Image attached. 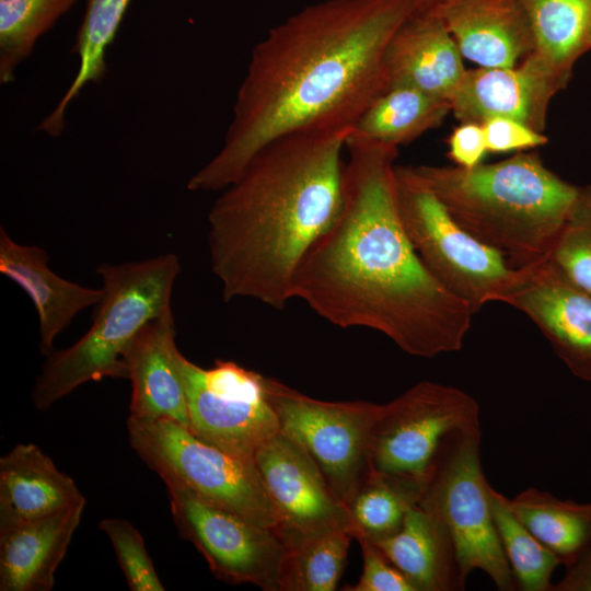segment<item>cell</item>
I'll use <instances>...</instances> for the list:
<instances>
[{
    "instance_id": "cell-1",
    "label": "cell",
    "mask_w": 591,
    "mask_h": 591,
    "mask_svg": "<svg viewBox=\"0 0 591 591\" xmlns=\"http://www.w3.org/2000/svg\"><path fill=\"white\" fill-rule=\"evenodd\" d=\"M416 0H324L279 23L252 50L219 152L187 183L221 190L274 140L350 131L387 88V44Z\"/></svg>"
},
{
    "instance_id": "cell-2",
    "label": "cell",
    "mask_w": 591,
    "mask_h": 591,
    "mask_svg": "<svg viewBox=\"0 0 591 591\" xmlns=\"http://www.w3.org/2000/svg\"><path fill=\"white\" fill-rule=\"evenodd\" d=\"M346 147L340 211L298 267L292 299L338 327L378 331L415 357L460 350L474 313L430 274L404 229L397 149Z\"/></svg>"
},
{
    "instance_id": "cell-3",
    "label": "cell",
    "mask_w": 591,
    "mask_h": 591,
    "mask_svg": "<svg viewBox=\"0 0 591 591\" xmlns=\"http://www.w3.org/2000/svg\"><path fill=\"white\" fill-rule=\"evenodd\" d=\"M350 131H302L263 148L208 212L211 270L222 298L282 310L294 275L343 204Z\"/></svg>"
},
{
    "instance_id": "cell-4",
    "label": "cell",
    "mask_w": 591,
    "mask_h": 591,
    "mask_svg": "<svg viewBox=\"0 0 591 591\" xmlns=\"http://www.w3.org/2000/svg\"><path fill=\"white\" fill-rule=\"evenodd\" d=\"M414 167L463 229L515 268L548 257L578 192L536 153L473 169Z\"/></svg>"
},
{
    "instance_id": "cell-5",
    "label": "cell",
    "mask_w": 591,
    "mask_h": 591,
    "mask_svg": "<svg viewBox=\"0 0 591 591\" xmlns=\"http://www.w3.org/2000/svg\"><path fill=\"white\" fill-rule=\"evenodd\" d=\"M179 271L173 253L99 266L103 297L92 325L72 346L47 356L32 390L33 404L45 410L86 382L127 379L124 354L146 324L172 312Z\"/></svg>"
},
{
    "instance_id": "cell-6",
    "label": "cell",
    "mask_w": 591,
    "mask_h": 591,
    "mask_svg": "<svg viewBox=\"0 0 591 591\" xmlns=\"http://www.w3.org/2000/svg\"><path fill=\"white\" fill-rule=\"evenodd\" d=\"M395 177L404 229L437 281L474 314L489 302H503L524 279L526 267H513L463 229L414 166L395 165Z\"/></svg>"
},
{
    "instance_id": "cell-7",
    "label": "cell",
    "mask_w": 591,
    "mask_h": 591,
    "mask_svg": "<svg viewBox=\"0 0 591 591\" xmlns=\"http://www.w3.org/2000/svg\"><path fill=\"white\" fill-rule=\"evenodd\" d=\"M130 447L164 482L277 532L279 517L253 460L223 451L170 420L127 419Z\"/></svg>"
},
{
    "instance_id": "cell-8",
    "label": "cell",
    "mask_w": 591,
    "mask_h": 591,
    "mask_svg": "<svg viewBox=\"0 0 591 591\" xmlns=\"http://www.w3.org/2000/svg\"><path fill=\"white\" fill-rule=\"evenodd\" d=\"M480 426L457 430L440 448L420 503L448 529L465 582L484 571L498 590L517 589L496 529L480 462Z\"/></svg>"
},
{
    "instance_id": "cell-9",
    "label": "cell",
    "mask_w": 591,
    "mask_h": 591,
    "mask_svg": "<svg viewBox=\"0 0 591 591\" xmlns=\"http://www.w3.org/2000/svg\"><path fill=\"white\" fill-rule=\"evenodd\" d=\"M266 386L280 432L305 449L347 505L370 471L372 433L382 404L321 401L273 378H266Z\"/></svg>"
},
{
    "instance_id": "cell-10",
    "label": "cell",
    "mask_w": 591,
    "mask_h": 591,
    "mask_svg": "<svg viewBox=\"0 0 591 591\" xmlns=\"http://www.w3.org/2000/svg\"><path fill=\"white\" fill-rule=\"evenodd\" d=\"M178 367L188 429L228 453L254 461L260 447L280 431L266 376L222 359L204 369L181 352Z\"/></svg>"
},
{
    "instance_id": "cell-11",
    "label": "cell",
    "mask_w": 591,
    "mask_h": 591,
    "mask_svg": "<svg viewBox=\"0 0 591 591\" xmlns=\"http://www.w3.org/2000/svg\"><path fill=\"white\" fill-rule=\"evenodd\" d=\"M480 426L479 406L464 391L420 381L382 404L370 448V468L428 480L445 439Z\"/></svg>"
},
{
    "instance_id": "cell-12",
    "label": "cell",
    "mask_w": 591,
    "mask_h": 591,
    "mask_svg": "<svg viewBox=\"0 0 591 591\" xmlns=\"http://www.w3.org/2000/svg\"><path fill=\"white\" fill-rule=\"evenodd\" d=\"M178 534L204 556L219 579L280 591L287 547L276 531L220 508L189 488L166 483Z\"/></svg>"
},
{
    "instance_id": "cell-13",
    "label": "cell",
    "mask_w": 591,
    "mask_h": 591,
    "mask_svg": "<svg viewBox=\"0 0 591 591\" xmlns=\"http://www.w3.org/2000/svg\"><path fill=\"white\" fill-rule=\"evenodd\" d=\"M254 463L277 510V534L286 546L325 531L352 532L347 505L333 491L311 455L293 439L279 431L255 453Z\"/></svg>"
},
{
    "instance_id": "cell-14",
    "label": "cell",
    "mask_w": 591,
    "mask_h": 591,
    "mask_svg": "<svg viewBox=\"0 0 591 591\" xmlns=\"http://www.w3.org/2000/svg\"><path fill=\"white\" fill-rule=\"evenodd\" d=\"M568 81L533 51L512 67L466 70L450 100L451 112L460 123L506 117L543 132L549 103Z\"/></svg>"
},
{
    "instance_id": "cell-15",
    "label": "cell",
    "mask_w": 591,
    "mask_h": 591,
    "mask_svg": "<svg viewBox=\"0 0 591 591\" xmlns=\"http://www.w3.org/2000/svg\"><path fill=\"white\" fill-rule=\"evenodd\" d=\"M505 303L536 325L570 372L591 382V294L569 281L547 258L526 266Z\"/></svg>"
},
{
    "instance_id": "cell-16",
    "label": "cell",
    "mask_w": 591,
    "mask_h": 591,
    "mask_svg": "<svg viewBox=\"0 0 591 591\" xmlns=\"http://www.w3.org/2000/svg\"><path fill=\"white\" fill-rule=\"evenodd\" d=\"M172 312L146 324L124 354L131 382L129 417L170 419L188 428L187 403L178 367L179 350Z\"/></svg>"
},
{
    "instance_id": "cell-17",
    "label": "cell",
    "mask_w": 591,
    "mask_h": 591,
    "mask_svg": "<svg viewBox=\"0 0 591 591\" xmlns=\"http://www.w3.org/2000/svg\"><path fill=\"white\" fill-rule=\"evenodd\" d=\"M384 65L387 86L407 85L449 102L467 70L442 18L414 12L391 37Z\"/></svg>"
},
{
    "instance_id": "cell-18",
    "label": "cell",
    "mask_w": 591,
    "mask_h": 591,
    "mask_svg": "<svg viewBox=\"0 0 591 591\" xmlns=\"http://www.w3.org/2000/svg\"><path fill=\"white\" fill-rule=\"evenodd\" d=\"M440 18L462 57L479 67H512L535 50L522 0H457Z\"/></svg>"
},
{
    "instance_id": "cell-19",
    "label": "cell",
    "mask_w": 591,
    "mask_h": 591,
    "mask_svg": "<svg viewBox=\"0 0 591 591\" xmlns=\"http://www.w3.org/2000/svg\"><path fill=\"white\" fill-rule=\"evenodd\" d=\"M48 253L12 240L0 228V273L14 281L32 300L38 316L40 355L48 356L55 338L84 309L97 305L103 288L80 286L56 275Z\"/></svg>"
},
{
    "instance_id": "cell-20",
    "label": "cell",
    "mask_w": 591,
    "mask_h": 591,
    "mask_svg": "<svg viewBox=\"0 0 591 591\" xmlns=\"http://www.w3.org/2000/svg\"><path fill=\"white\" fill-rule=\"evenodd\" d=\"M74 480L34 443L0 459V531L84 503Z\"/></svg>"
},
{
    "instance_id": "cell-21",
    "label": "cell",
    "mask_w": 591,
    "mask_h": 591,
    "mask_svg": "<svg viewBox=\"0 0 591 591\" xmlns=\"http://www.w3.org/2000/svg\"><path fill=\"white\" fill-rule=\"evenodd\" d=\"M84 503L0 531V590L50 591Z\"/></svg>"
},
{
    "instance_id": "cell-22",
    "label": "cell",
    "mask_w": 591,
    "mask_h": 591,
    "mask_svg": "<svg viewBox=\"0 0 591 591\" xmlns=\"http://www.w3.org/2000/svg\"><path fill=\"white\" fill-rule=\"evenodd\" d=\"M374 544L403 572L415 591H459L465 588L448 529L434 512L420 502L408 512L394 535Z\"/></svg>"
},
{
    "instance_id": "cell-23",
    "label": "cell",
    "mask_w": 591,
    "mask_h": 591,
    "mask_svg": "<svg viewBox=\"0 0 591 591\" xmlns=\"http://www.w3.org/2000/svg\"><path fill=\"white\" fill-rule=\"evenodd\" d=\"M451 112L449 101L407 85L387 86L360 115L347 143L398 149L439 127Z\"/></svg>"
},
{
    "instance_id": "cell-24",
    "label": "cell",
    "mask_w": 591,
    "mask_h": 591,
    "mask_svg": "<svg viewBox=\"0 0 591 591\" xmlns=\"http://www.w3.org/2000/svg\"><path fill=\"white\" fill-rule=\"evenodd\" d=\"M513 514L559 560L570 567L591 546V502L559 499L528 488L509 499Z\"/></svg>"
},
{
    "instance_id": "cell-25",
    "label": "cell",
    "mask_w": 591,
    "mask_h": 591,
    "mask_svg": "<svg viewBox=\"0 0 591 591\" xmlns=\"http://www.w3.org/2000/svg\"><path fill=\"white\" fill-rule=\"evenodd\" d=\"M428 480L370 468L347 503L356 540L379 542L394 535L417 506Z\"/></svg>"
},
{
    "instance_id": "cell-26",
    "label": "cell",
    "mask_w": 591,
    "mask_h": 591,
    "mask_svg": "<svg viewBox=\"0 0 591 591\" xmlns=\"http://www.w3.org/2000/svg\"><path fill=\"white\" fill-rule=\"evenodd\" d=\"M534 34V53L570 78L579 57L589 50L591 0H522Z\"/></svg>"
},
{
    "instance_id": "cell-27",
    "label": "cell",
    "mask_w": 591,
    "mask_h": 591,
    "mask_svg": "<svg viewBox=\"0 0 591 591\" xmlns=\"http://www.w3.org/2000/svg\"><path fill=\"white\" fill-rule=\"evenodd\" d=\"M130 0H88L73 53L79 57L74 80L55 109L43 119L38 129L58 136L65 127L69 103L89 82H100L106 73L105 53L112 44Z\"/></svg>"
},
{
    "instance_id": "cell-28",
    "label": "cell",
    "mask_w": 591,
    "mask_h": 591,
    "mask_svg": "<svg viewBox=\"0 0 591 591\" xmlns=\"http://www.w3.org/2000/svg\"><path fill=\"white\" fill-rule=\"evenodd\" d=\"M354 534L337 529L302 537L287 547L280 591H334Z\"/></svg>"
},
{
    "instance_id": "cell-29",
    "label": "cell",
    "mask_w": 591,
    "mask_h": 591,
    "mask_svg": "<svg viewBox=\"0 0 591 591\" xmlns=\"http://www.w3.org/2000/svg\"><path fill=\"white\" fill-rule=\"evenodd\" d=\"M491 511L505 556L517 589L552 591L551 582L558 558L513 514L509 499L489 487Z\"/></svg>"
},
{
    "instance_id": "cell-30",
    "label": "cell",
    "mask_w": 591,
    "mask_h": 591,
    "mask_svg": "<svg viewBox=\"0 0 591 591\" xmlns=\"http://www.w3.org/2000/svg\"><path fill=\"white\" fill-rule=\"evenodd\" d=\"M77 0H0V82L14 80L37 39Z\"/></svg>"
},
{
    "instance_id": "cell-31",
    "label": "cell",
    "mask_w": 591,
    "mask_h": 591,
    "mask_svg": "<svg viewBox=\"0 0 591 591\" xmlns=\"http://www.w3.org/2000/svg\"><path fill=\"white\" fill-rule=\"evenodd\" d=\"M548 259L569 281L591 294V185L578 187Z\"/></svg>"
},
{
    "instance_id": "cell-32",
    "label": "cell",
    "mask_w": 591,
    "mask_h": 591,
    "mask_svg": "<svg viewBox=\"0 0 591 591\" xmlns=\"http://www.w3.org/2000/svg\"><path fill=\"white\" fill-rule=\"evenodd\" d=\"M99 526L109 538L130 590H164L142 535L128 520L107 518L103 519Z\"/></svg>"
},
{
    "instance_id": "cell-33",
    "label": "cell",
    "mask_w": 591,
    "mask_h": 591,
    "mask_svg": "<svg viewBox=\"0 0 591 591\" xmlns=\"http://www.w3.org/2000/svg\"><path fill=\"white\" fill-rule=\"evenodd\" d=\"M363 559L362 572L357 583L344 588L348 591H415L413 584L380 551L368 540H357Z\"/></svg>"
},
{
    "instance_id": "cell-34",
    "label": "cell",
    "mask_w": 591,
    "mask_h": 591,
    "mask_svg": "<svg viewBox=\"0 0 591 591\" xmlns=\"http://www.w3.org/2000/svg\"><path fill=\"white\" fill-rule=\"evenodd\" d=\"M487 151L505 153L545 146L548 139L543 132L506 117H493L483 124Z\"/></svg>"
},
{
    "instance_id": "cell-35",
    "label": "cell",
    "mask_w": 591,
    "mask_h": 591,
    "mask_svg": "<svg viewBox=\"0 0 591 591\" xmlns=\"http://www.w3.org/2000/svg\"><path fill=\"white\" fill-rule=\"evenodd\" d=\"M487 152L482 124L461 123L448 138V158L455 166L473 169L482 164Z\"/></svg>"
},
{
    "instance_id": "cell-36",
    "label": "cell",
    "mask_w": 591,
    "mask_h": 591,
    "mask_svg": "<svg viewBox=\"0 0 591 591\" xmlns=\"http://www.w3.org/2000/svg\"><path fill=\"white\" fill-rule=\"evenodd\" d=\"M552 591H591V546L568 568Z\"/></svg>"
},
{
    "instance_id": "cell-37",
    "label": "cell",
    "mask_w": 591,
    "mask_h": 591,
    "mask_svg": "<svg viewBox=\"0 0 591 591\" xmlns=\"http://www.w3.org/2000/svg\"><path fill=\"white\" fill-rule=\"evenodd\" d=\"M455 1L457 0H416L414 13L440 16Z\"/></svg>"
},
{
    "instance_id": "cell-38",
    "label": "cell",
    "mask_w": 591,
    "mask_h": 591,
    "mask_svg": "<svg viewBox=\"0 0 591 591\" xmlns=\"http://www.w3.org/2000/svg\"><path fill=\"white\" fill-rule=\"evenodd\" d=\"M588 47H589V49H591V33H590V36H589Z\"/></svg>"
}]
</instances>
